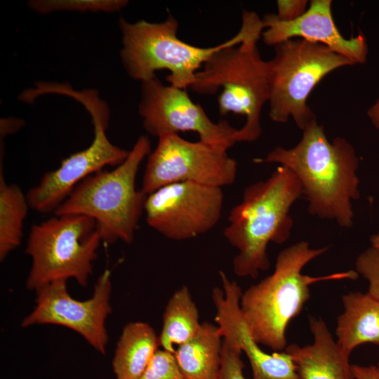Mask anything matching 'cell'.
Returning a JSON list of instances; mask_svg holds the SVG:
<instances>
[{"label":"cell","mask_w":379,"mask_h":379,"mask_svg":"<svg viewBox=\"0 0 379 379\" xmlns=\"http://www.w3.org/2000/svg\"><path fill=\"white\" fill-rule=\"evenodd\" d=\"M138 113L145 131L157 138L193 131L199 140L226 151L236 143L238 129L225 120L213 121L185 89L165 86L157 77L142 82Z\"/></svg>","instance_id":"11"},{"label":"cell","mask_w":379,"mask_h":379,"mask_svg":"<svg viewBox=\"0 0 379 379\" xmlns=\"http://www.w3.org/2000/svg\"><path fill=\"white\" fill-rule=\"evenodd\" d=\"M219 274L222 288L215 287L212 291L215 320L222 337L232 340L246 354L253 379H300L294 361L286 351L269 354L259 347L240 307L241 288L222 271Z\"/></svg>","instance_id":"14"},{"label":"cell","mask_w":379,"mask_h":379,"mask_svg":"<svg viewBox=\"0 0 379 379\" xmlns=\"http://www.w3.org/2000/svg\"><path fill=\"white\" fill-rule=\"evenodd\" d=\"M119 26L121 60L128 75L143 82L156 77L155 72L166 69L170 85L181 89L190 88L199 69L227 42L207 48L186 43L178 38V22L171 15L161 22L131 23L121 18Z\"/></svg>","instance_id":"7"},{"label":"cell","mask_w":379,"mask_h":379,"mask_svg":"<svg viewBox=\"0 0 379 379\" xmlns=\"http://www.w3.org/2000/svg\"><path fill=\"white\" fill-rule=\"evenodd\" d=\"M343 312L338 317L336 343L350 357L364 343L379 345V302L368 293L350 292L342 296Z\"/></svg>","instance_id":"17"},{"label":"cell","mask_w":379,"mask_h":379,"mask_svg":"<svg viewBox=\"0 0 379 379\" xmlns=\"http://www.w3.org/2000/svg\"><path fill=\"white\" fill-rule=\"evenodd\" d=\"M20 122L19 120L18 121H11V124L8 125L7 121L4 120L1 122V134L3 136L14 133L17 130H18L20 127Z\"/></svg>","instance_id":"29"},{"label":"cell","mask_w":379,"mask_h":379,"mask_svg":"<svg viewBox=\"0 0 379 379\" xmlns=\"http://www.w3.org/2000/svg\"><path fill=\"white\" fill-rule=\"evenodd\" d=\"M222 188L191 182L165 185L147 195L144 211L149 226L176 241L206 233L218 222Z\"/></svg>","instance_id":"12"},{"label":"cell","mask_w":379,"mask_h":379,"mask_svg":"<svg viewBox=\"0 0 379 379\" xmlns=\"http://www.w3.org/2000/svg\"><path fill=\"white\" fill-rule=\"evenodd\" d=\"M267 61L269 116L277 123L292 118L302 131L315 116L307 98L330 72L354 65L348 58L327 46L302 39H291L274 46Z\"/></svg>","instance_id":"8"},{"label":"cell","mask_w":379,"mask_h":379,"mask_svg":"<svg viewBox=\"0 0 379 379\" xmlns=\"http://www.w3.org/2000/svg\"><path fill=\"white\" fill-rule=\"evenodd\" d=\"M102 241L94 219L82 215H55L29 232L25 253L32 258L26 282L30 290L73 278L88 284Z\"/></svg>","instance_id":"6"},{"label":"cell","mask_w":379,"mask_h":379,"mask_svg":"<svg viewBox=\"0 0 379 379\" xmlns=\"http://www.w3.org/2000/svg\"><path fill=\"white\" fill-rule=\"evenodd\" d=\"M147 157L140 189L147 195L181 182L222 188L234 183L237 176V163L226 150L186 140L178 133L160 135Z\"/></svg>","instance_id":"9"},{"label":"cell","mask_w":379,"mask_h":379,"mask_svg":"<svg viewBox=\"0 0 379 379\" xmlns=\"http://www.w3.org/2000/svg\"><path fill=\"white\" fill-rule=\"evenodd\" d=\"M302 194L299 179L284 166L266 180L244 189L242 201L231 210L223 232L239 251L233 260L237 276L255 279L260 271L270 268L267 245L288 239L293 224L290 208Z\"/></svg>","instance_id":"3"},{"label":"cell","mask_w":379,"mask_h":379,"mask_svg":"<svg viewBox=\"0 0 379 379\" xmlns=\"http://www.w3.org/2000/svg\"><path fill=\"white\" fill-rule=\"evenodd\" d=\"M264 29L257 13L244 10L239 31L204 64L190 86L201 95L215 94L222 88L218 99L220 114L245 116L236 142H254L262 133L261 111L269 98L268 67L257 44Z\"/></svg>","instance_id":"2"},{"label":"cell","mask_w":379,"mask_h":379,"mask_svg":"<svg viewBox=\"0 0 379 379\" xmlns=\"http://www.w3.org/2000/svg\"><path fill=\"white\" fill-rule=\"evenodd\" d=\"M151 152L146 135L138 138L126 159L112 171L88 176L72 190L55 215H82L94 219L102 241L131 244L147 195L135 187L143 159Z\"/></svg>","instance_id":"5"},{"label":"cell","mask_w":379,"mask_h":379,"mask_svg":"<svg viewBox=\"0 0 379 379\" xmlns=\"http://www.w3.org/2000/svg\"><path fill=\"white\" fill-rule=\"evenodd\" d=\"M300 142L291 148L277 147L255 163H277L299 179L308 211L321 219L350 228L354 222L352 201L360 197L357 174L359 158L345 138L330 142L316 119L302 130Z\"/></svg>","instance_id":"1"},{"label":"cell","mask_w":379,"mask_h":379,"mask_svg":"<svg viewBox=\"0 0 379 379\" xmlns=\"http://www.w3.org/2000/svg\"><path fill=\"white\" fill-rule=\"evenodd\" d=\"M357 272L368 282V293L379 302V250L371 246L356 260Z\"/></svg>","instance_id":"24"},{"label":"cell","mask_w":379,"mask_h":379,"mask_svg":"<svg viewBox=\"0 0 379 379\" xmlns=\"http://www.w3.org/2000/svg\"><path fill=\"white\" fill-rule=\"evenodd\" d=\"M328 249V246L312 248L305 241L283 249L277 258L272 274L242 293L240 307L258 344L274 352L286 347L287 326L310 299V287L313 284L357 279L358 273L354 270L323 276L302 274L307 263Z\"/></svg>","instance_id":"4"},{"label":"cell","mask_w":379,"mask_h":379,"mask_svg":"<svg viewBox=\"0 0 379 379\" xmlns=\"http://www.w3.org/2000/svg\"><path fill=\"white\" fill-rule=\"evenodd\" d=\"M0 167V260L21 243L23 222L29 205L27 195L15 184H7Z\"/></svg>","instance_id":"21"},{"label":"cell","mask_w":379,"mask_h":379,"mask_svg":"<svg viewBox=\"0 0 379 379\" xmlns=\"http://www.w3.org/2000/svg\"><path fill=\"white\" fill-rule=\"evenodd\" d=\"M367 116L374 127L379 130V98L368 109Z\"/></svg>","instance_id":"28"},{"label":"cell","mask_w":379,"mask_h":379,"mask_svg":"<svg viewBox=\"0 0 379 379\" xmlns=\"http://www.w3.org/2000/svg\"><path fill=\"white\" fill-rule=\"evenodd\" d=\"M111 273L108 270L98 279L91 298L77 300L67 290V281L58 280L36 290V306L21 326L55 324L79 333L94 349L105 354L108 342L105 321L112 312Z\"/></svg>","instance_id":"13"},{"label":"cell","mask_w":379,"mask_h":379,"mask_svg":"<svg viewBox=\"0 0 379 379\" xmlns=\"http://www.w3.org/2000/svg\"><path fill=\"white\" fill-rule=\"evenodd\" d=\"M376 371L378 372V374L379 375V361L378 362V364L375 366Z\"/></svg>","instance_id":"31"},{"label":"cell","mask_w":379,"mask_h":379,"mask_svg":"<svg viewBox=\"0 0 379 379\" xmlns=\"http://www.w3.org/2000/svg\"><path fill=\"white\" fill-rule=\"evenodd\" d=\"M128 4L126 0H32L29 7L41 14L55 11L116 12Z\"/></svg>","instance_id":"22"},{"label":"cell","mask_w":379,"mask_h":379,"mask_svg":"<svg viewBox=\"0 0 379 379\" xmlns=\"http://www.w3.org/2000/svg\"><path fill=\"white\" fill-rule=\"evenodd\" d=\"M222 333L209 322L201 324L198 333L179 345L175 356L187 379H217L221 364Z\"/></svg>","instance_id":"18"},{"label":"cell","mask_w":379,"mask_h":379,"mask_svg":"<svg viewBox=\"0 0 379 379\" xmlns=\"http://www.w3.org/2000/svg\"><path fill=\"white\" fill-rule=\"evenodd\" d=\"M311 345L292 344L285 351L294 361L300 379H354L349 357L338 347L321 317H309Z\"/></svg>","instance_id":"16"},{"label":"cell","mask_w":379,"mask_h":379,"mask_svg":"<svg viewBox=\"0 0 379 379\" xmlns=\"http://www.w3.org/2000/svg\"><path fill=\"white\" fill-rule=\"evenodd\" d=\"M371 246L379 250V231L370 238Z\"/></svg>","instance_id":"30"},{"label":"cell","mask_w":379,"mask_h":379,"mask_svg":"<svg viewBox=\"0 0 379 379\" xmlns=\"http://www.w3.org/2000/svg\"><path fill=\"white\" fill-rule=\"evenodd\" d=\"M159 346V337L148 324H128L123 329L112 361L116 379H140Z\"/></svg>","instance_id":"19"},{"label":"cell","mask_w":379,"mask_h":379,"mask_svg":"<svg viewBox=\"0 0 379 379\" xmlns=\"http://www.w3.org/2000/svg\"><path fill=\"white\" fill-rule=\"evenodd\" d=\"M354 379H379L375 366L352 365Z\"/></svg>","instance_id":"27"},{"label":"cell","mask_w":379,"mask_h":379,"mask_svg":"<svg viewBox=\"0 0 379 379\" xmlns=\"http://www.w3.org/2000/svg\"><path fill=\"white\" fill-rule=\"evenodd\" d=\"M331 6V0H312L307 11L292 21L281 20L273 13L265 15L263 41L275 46L288 39H302L327 46L354 65L364 64L368 55L366 37L361 34L344 37L335 24Z\"/></svg>","instance_id":"15"},{"label":"cell","mask_w":379,"mask_h":379,"mask_svg":"<svg viewBox=\"0 0 379 379\" xmlns=\"http://www.w3.org/2000/svg\"><path fill=\"white\" fill-rule=\"evenodd\" d=\"M199 312L187 286L177 290L168 300L159 336L163 350L175 354L179 346L193 338L199 331Z\"/></svg>","instance_id":"20"},{"label":"cell","mask_w":379,"mask_h":379,"mask_svg":"<svg viewBox=\"0 0 379 379\" xmlns=\"http://www.w3.org/2000/svg\"><path fill=\"white\" fill-rule=\"evenodd\" d=\"M92 118L94 138L86 149L71 154L55 170L46 173L39 184L27 195L29 208L48 213L55 210L76 186L107 166H118L129 154L128 150L112 144L106 135L109 110L102 100H92L85 105Z\"/></svg>","instance_id":"10"},{"label":"cell","mask_w":379,"mask_h":379,"mask_svg":"<svg viewBox=\"0 0 379 379\" xmlns=\"http://www.w3.org/2000/svg\"><path fill=\"white\" fill-rule=\"evenodd\" d=\"M242 351L232 340L223 338L221 364L217 379H246L241 359Z\"/></svg>","instance_id":"25"},{"label":"cell","mask_w":379,"mask_h":379,"mask_svg":"<svg viewBox=\"0 0 379 379\" xmlns=\"http://www.w3.org/2000/svg\"><path fill=\"white\" fill-rule=\"evenodd\" d=\"M309 4L307 0H279L276 15L281 20H294L307 11Z\"/></svg>","instance_id":"26"},{"label":"cell","mask_w":379,"mask_h":379,"mask_svg":"<svg viewBox=\"0 0 379 379\" xmlns=\"http://www.w3.org/2000/svg\"><path fill=\"white\" fill-rule=\"evenodd\" d=\"M140 379H187L175 354L157 350Z\"/></svg>","instance_id":"23"}]
</instances>
